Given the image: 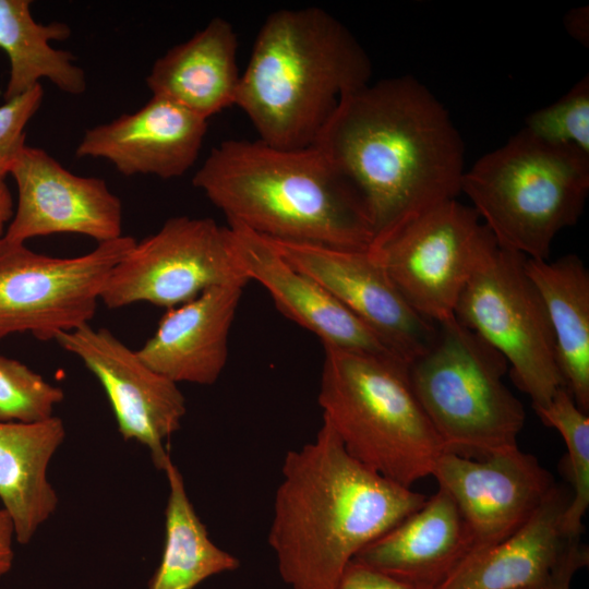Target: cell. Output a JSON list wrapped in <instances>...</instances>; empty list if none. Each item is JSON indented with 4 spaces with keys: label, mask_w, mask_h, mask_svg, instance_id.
<instances>
[{
    "label": "cell",
    "mask_w": 589,
    "mask_h": 589,
    "mask_svg": "<svg viewBox=\"0 0 589 589\" xmlns=\"http://www.w3.org/2000/svg\"><path fill=\"white\" fill-rule=\"evenodd\" d=\"M164 472L169 486L165 544L147 589H194L209 577L237 569L239 560L211 540L188 496L182 473L171 458Z\"/></svg>",
    "instance_id": "25"
},
{
    "label": "cell",
    "mask_w": 589,
    "mask_h": 589,
    "mask_svg": "<svg viewBox=\"0 0 589 589\" xmlns=\"http://www.w3.org/2000/svg\"><path fill=\"white\" fill-rule=\"evenodd\" d=\"M29 0H0V49L10 62L4 100L25 94L41 79L49 80L61 92L81 95L86 91L83 69L74 56L55 49L50 41L65 40L71 28L63 22L41 24L34 20Z\"/></svg>",
    "instance_id": "24"
},
{
    "label": "cell",
    "mask_w": 589,
    "mask_h": 589,
    "mask_svg": "<svg viewBox=\"0 0 589 589\" xmlns=\"http://www.w3.org/2000/svg\"><path fill=\"white\" fill-rule=\"evenodd\" d=\"M192 183L228 224L272 240L368 250L374 238L361 195L313 145L227 140L212 148Z\"/></svg>",
    "instance_id": "3"
},
{
    "label": "cell",
    "mask_w": 589,
    "mask_h": 589,
    "mask_svg": "<svg viewBox=\"0 0 589 589\" xmlns=\"http://www.w3.org/2000/svg\"><path fill=\"white\" fill-rule=\"evenodd\" d=\"M55 340L97 377L122 437L146 446L158 470L171 458L165 442L181 426L185 398L178 384L145 364L109 329L82 325Z\"/></svg>",
    "instance_id": "12"
},
{
    "label": "cell",
    "mask_w": 589,
    "mask_h": 589,
    "mask_svg": "<svg viewBox=\"0 0 589 589\" xmlns=\"http://www.w3.org/2000/svg\"><path fill=\"white\" fill-rule=\"evenodd\" d=\"M323 421L356 460L400 485L431 476L445 452L399 359L324 347Z\"/></svg>",
    "instance_id": "5"
},
{
    "label": "cell",
    "mask_w": 589,
    "mask_h": 589,
    "mask_svg": "<svg viewBox=\"0 0 589 589\" xmlns=\"http://www.w3.org/2000/svg\"><path fill=\"white\" fill-rule=\"evenodd\" d=\"M589 192V155L524 129L465 170L460 193L498 247L549 260L555 236L575 225Z\"/></svg>",
    "instance_id": "6"
},
{
    "label": "cell",
    "mask_w": 589,
    "mask_h": 589,
    "mask_svg": "<svg viewBox=\"0 0 589 589\" xmlns=\"http://www.w3.org/2000/svg\"><path fill=\"white\" fill-rule=\"evenodd\" d=\"M536 412L545 425L557 430L565 442L572 496L563 518V532L568 540L580 538L589 506L588 413L577 406L566 386L560 387L551 401Z\"/></svg>",
    "instance_id": "26"
},
{
    "label": "cell",
    "mask_w": 589,
    "mask_h": 589,
    "mask_svg": "<svg viewBox=\"0 0 589 589\" xmlns=\"http://www.w3.org/2000/svg\"><path fill=\"white\" fill-rule=\"evenodd\" d=\"M207 120L159 96L133 113L88 129L75 149L80 158H101L123 176H183L196 161Z\"/></svg>",
    "instance_id": "16"
},
{
    "label": "cell",
    "mask_w": 589,
    "mask_h": 589,
    "mask_svg": "<svg viewBox=\"0 0 589 589\" xmlns=\"http://www.w3.org/2000/svg\"><path fill=\"white\" fill-rule=\"evenodd\" d=\"M497 245L477 212L442 202L368 249L406 302L438 324L454 316L461 291Z\"/></svg>",
    "instance_id": "9"
},
{
    "label": "cell",
    "mask_w": 589,
    "mask_h": 589,
    "mask_svg": "<svg viewBox=\"0 0 589 589\" xmlns=\"http://www.w3.org/2000/svg\"><path fill=\"white\" fill-rule=\"evenodd\" d=\"M526 272L545 305L556 359L577 406L589 411V272L576 254L526 259Z\"/></svg>",
    "instance_id": "23"
},
{
    "label": "cell",
    "mask_w": 589,
    "mask_h": 589,
    "mask_svg": "<svg viewBox=\"0 0 589 589\" xmlns=\"http://www.w3.org/2000/svg\"><path fill=\"white\" fill-rule=\"evenodd\" d=\"M526 259L496 245L468 280L454 315L503 356L513 382L537 410L566 385L550 318L526 272Z\"/></svg>",
    "instance_id": "8"
},
{
    "label": "cell",
    "mask_w": 589,
    "mask_h": 589,
    "mask_svg": "<svg viewBox=\"0 0 589 589\" xmlns=\"http://www.w3.org/2000/svg\"><path fill=\"white\" fill-rule=\"evenodd\" d=\"M370 58L352 33L318 7L281 9L263 22L236 105L259 140L312 146L341 98L370 83Z\"/></svg>",
    "instance_id": "4"
},
{
    "label": "cell",
    "mask_w": 589,
    "mask_h": 589,
    "mask_svg": "<svg viewBox=\"0 0 589 589\" xmlns=\"http://www.w3.org/2000/svg\"><path fill=\"white\" fill-rule=\"evenodd\" d=\"M268 240L289 264L324 287L408 366L432 345L437 325L406 302L369 250Z\"/></svg>",
    "instance_id": "13"
},
{
    "label": "cell",
    "mask_w": 589,
    "mask_h": 589,
    "mask_svg": "<svg viewBox=\"0 0 589 589\" xmlns=\"http://www.w3.org/2000/svg\"><path fill=\"white\" fill-rule=\"evenodd\" d=\"M473 539L449 494L437 492L364 546L352 561L408 584L436 589L470 556Z\"/></svg>",
    "instance_id": "19"
},
{
    "label": "cell",
    "mask_w": 589,
    "mask_h": 589,
    "mask_svg": "<svg viewBox=\"0 0 589 589\" xmlns=\"http://www.w3.org/2000/svg\"><path fill=\"white\" fill-rule=\"evenodd\" d=\"M14 215V202L4 180H0V238L5 233L7 227Z\"/></svg>",
    "instance_id": "34"
},
{
    "label": "cell",
    "mask_w": 589,
    "mask_h": 589,
    "mask_svg": "<svg viewBox=\"0 0 589 589\" xmlns=\"http://www.w3.org/2000/svg\"><path fill=\"white\" fill-rule=\"evenodd\" d=\"M431 476L454 500L469 527L470 555L519 529L556 485L539 460L518 447L481 459L444 452Z\"/></svg>",
    "instance_id": "14"
},
{
    "label": "cell",
    "mask_w": 589,
    "mask_h": 589,
    "mask_svg": "<svg viewBox=\"0 0 589 589\" xmlns=\"http://www.w3.org/2000/svg\"><path fill=\"white\" fill-rule=\"evenodd\" d=\"M64 438V423L55 416L37 423L0 422V500L21 544L31 542L58 507L47 471Z\"/></svg>",
    "instance_id": "22"
},
{
    "label": "cell",
    "mask_w": 589,
    "mask_h": 589,
    "mask_svg": "<svg viewBox=\"0 0 589 589\" xmlns=\"http://www.w3.org/2000/svg\"><path fill=\"white\" fill-rule=\"evenodd\" d=\"M228 226L243 272L266 288L285 316L315 334L324 347L398 359L324 287L289 264L267 238L238 224Z\"/></svg>",
    "instance_id": "17"
},
{
    "label": "cell",
    "mask_w": 589,
    "mask_h": 589,
    "mask_svg": "<svg viewBox=\"0 0 589 589\" xmlns=\"http://www.w3.org/2000/svg\"><path fill=\"white\" fill-rule=\"evenodd\" d=\"M313 146L361 195L372 243L460 194L462 139L443 104L411 75L345 95Z\"/></svg>",
    "instance_id": "1"
},
{
    "label": "cell",
    "mask_w": 589,
    "mask_h": 589,
    "mask_svg": "<svg viewBox=\"0 0 589 589\" xmlns=\"http://www.w3.org/2000/svg\"><path fill=\"white\" fill-rule=\"evenodd\" d=\"M425 500L351 457L323 421L283 461L268 533L281 578L292 589H335L364 546Z\"/></svg>",
    "instance_id": "2"
},
{
    "label": "cell",
    "mask_w": 589,
    "mask_h": 589,
    "mask_svg": "<svg viewBox=\"0 0 589 589\" xmlns=\"http://www.w3.org/2000/svg\"><path fill=\"white\" fill-rule=\"evenodd\" d=\"M237 51L232 24L216 16L160 56L152 65L146 85L152 96L167 98L208 120L236 105L241 77Z\"/></svg>",
    "instance_id": "21"
},
{
    "label": "cell",
    "mask_w": 589,
    "mask_h": 589,
    "mask_svg": "<svg viewBox=\"0 0 589 589\" xmlns=\"http://www.w3.org/2000/svg\"><path fill=\"white\" fill-rule=\"evenodd\" d=\"M436 325L408 373L445 452L481 459L518 447L526 412L503 383L506 360L455 315Z\"/></svg>",
    "instance_id": "7"
},
{
    "label": "cell",
    "mask_w": 589,
    "mask_h": 589,
    "mask_svg": "<svg viewBox=\"0 0 589 589\" xmlns=\"http://www.w3.org/2000/svg\"><path fill=\"white\" fill-rule=\"evenodd\" d=\"M10 175L17 203L5 238L25 243L34 237L77 233L103 243L122 236V204L105 180L74 175L43 148L27 145Z\"/></svg>",
    "instance_id": "15"
},
{
    "label": "cell",
    "mask_w": 589,
    "mask_h": 589,
    "mask_svg": "<svg viewBox=\"0 0 589 589\" xmlns=\"http://www.w3.org/2000/svg\"><path fill=\"white\" fill-rule=\"evenodd\" d=\"M13 521L4 508H0V580L11 570L14 561Z\"/></svg>",
    "instance_id": "32"
},
{
    "label": "cell",
    "mask_w": 589,
    "mask_h": 589,
    "mask_svg": "<svg viewBox=\"0 0 589 589\" xmlns=\"http://www.w3.org/2000/svg\"><path fill=\"white\" fill-rule=\"evenodd\" d=\"M248 283L214 286L168 309L137 356L177 384H214L227 363L229 332Z\"/></svg>",
    "instance_id": "18"
},
{
    "label": "cell",
    "mask_w": 589,
    "mask_h": 589,
    "mask_svg": "<svg viewBox=\"0 0 589 589\" xmlns=\"http://www.w3.org/2000/svg\"><path fill=\"white\" fill-rule=\"evenodd\" d=\"M570 496L556 484L519 529L470 555L436 589H544L569 541L563 518Z\"/></svg>",
    "instance_id": "20"
},
{
    "label": "cell",
    "mask_w": 589,
    "mask_h": 589,
    "mask_svg": "<svg viewBox=\"0 0 589 589\" xmlns=\"http://www.w3.org/2000/svg\"><path fill=\"white\" fill-rule=\"evenodd\" d=\"M64 398L61 387L26 364L0 353V422L37 423L53 417Z\"/></svg>",
    "instance_id": "27"
},
{
    "label": "cell",
    "mask_w": 589,
    "mask_h": 589,
    "mask_svg": "<svg viewBox=\"0 0 589 589\" xmlns=\"http://www.w3.org/2000/svg\"><path fill=\"white\" fill-rule=\"evenodd\" d=\"M566 32L581 45L588 47L589 41V10L581 5L569 10L564 17Z\"/></svg>",
    "instance_id": "33"
},
{
    "label": "cell",
    "mask_w": 589,
    "mask_h": 589,
    "mask_svg": "<svg viewBox=\"0 0 589 589\" xmlns=\"http://www.w3.org/2000/svg\"><path fill=\"white\" fill-rule=\"evenodd\" d=\"M135 242L121 236L80 256L53 257L0 238V340L16 333L55 340L89 324L110 272Z\"/></svg>",
    "instance_id": "10"
},
{
    "label": "cell",
    "mask_w": 589,
    "mask_h": 589,
    "mask_svg": "<svg viewBox=\"0 0 589 589\" xmlns=\"http://www.w3.org/2000/svg\"><path fill=\"white\" fill-rule=\"evenodd\" d=\"M44 97L41 84L0 106V180L11 172L25 147V128Z\"/></svg>",
    "instance_id": "29"
},
{
    "label": "cell",
    "mask_w": 589,
    "mask_h": 589,
    "mask_svg": "<svg viewBox=\"0 0 589 589\" xmlns=\"http://www.w3.org/2000/svg\"><path fill=\"white\" fill-rule=\"evenodd\" d=\"M522 129L548 144L575 147L589 155V76L551 105L531 112Z\"/></svg>",
    "instance_id": "28"
},
{
    "label": "cell",
    "mask_w": 589,
    "mask_h": 589,
    "mask_svg": "<svg viewBox=\"0 0 589 589\" xmlns=\"http://www.w3.org/2000/svg\"><path fill=\"white\" fill-rule=\"evenodd\" d=\"M335 589H425L386 573L351 561L342 572Z\"/></svg>",
    "instance_id": "30"
},
{
    "label": "cell",
    "mask_w": 589,
    "mask_h": 589,
    "mask_svg": "<svg viewBox=\"0 0 589 589\" xmlns=\"http://www.w3.org/2000/svg\"><path fill=\"white\" fill-rule=\"evenodd\" d=\"M588 562L589 551L580 538L569 540L544 589H570L574 575Z\"/></svg>",
    "instance_id": "31"
},
{
    "label": "cell",
    "mask_w": 589,
    "mask_h": 589,
    "mask_svg": "<svg viewBox=\"0 0 589 589\" xmlns=\"http://www.w3.org/2000/svg\"><path fill=\"white\" fill-rule=\"evenodd\" d=\"M239 280L250 281L230 227L178 216L134 243L110 272L100 301L108 309L147 302L168 310L211 287Z\"/></svg>",
    "instance_id": "11"
}]
</instances>
